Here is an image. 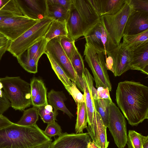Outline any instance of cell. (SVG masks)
<instances>
[{"mask_svg":"<svg viewBox=\"0 0 148 148\" xmlns=\"http://www.w3.org/2000/svg\"><path fill=\"white\" fill-rule=\"evenodd\" d=\"M116 101L129 124L137 126L148 119V87L139 82H119Z\"/></svg>","mask_w":148,"mask_h":148,"instance_id":"obj_1","label":"cell"},{"mask_svg":"<svg viewBox=\"0 0 148 148\" xmlns=\"http://www.w3.org/2000/svg\"><path fill=\"white\" fill-rule=\"evenodd\" d=\"M52 141L36 124L22 126L13 123L0 129V148H35Z\"/></svg>","mask_w":148,"mask_h":148,"instance_id":"obj_2","label":"cell"},{"mask_svg":"<svg viewBox=\"0 0 148 148\" xmlns=\"http://www.w3.org/2000/svg\"><path fill=\"white\" fill-rule=\"evenodd\" d=\"M5 94L15 110L21 111L32 104L30 84L19 77L0 78Z\"/></svg>","mask_w":148,"mask_h":148,"instance_id":"obj_3","label":"cell"},{"mask_svg":"<svg viewBox=\"0 0 148 148\" xmlns=\"http://www.w3.org/2000/svg\"><path fill=\"white\" fill-rule=\"evenodd\" d=\"M53 20L48 17L40 20L17 39L11 41L7 51L17 58L44 37Z\"/></svg>","mask_w":148,"mask_h":148,"instance_id":"obj_4","label":"cell"},{"mask_svg":"<svg viewBox=\"0 0 148 148\" xmlns=\"http://www.w3.org/2000/svg\"><path fill=\"white\" fill-rule=\"evenodd\" d=\"M84 54L93 74L96 87L108 88L111 91L112 86L106 66L105 53L86 43Z\"/></svg>","mask_w":148,"mask_h":148,"instance_id":"obj_5","label":"cell"},{"mask_svg":"<svg viewBox=\"0 0 148 148\" xmlns=\"http://www.w3.org/2000/svg\"><path fill=\"white\" fill-rule=\"evenodd\" d=\"M134 11L130 0H126L124 5L116 13L101 16L108 32L112 41L117 46L120 43L123 36L127 20Z\"/></svg>","mask_w":148,"mask_h":148,"instance_id":"obj_6","label":"cell"},{"mask_svg":"<svg viewBox=\"0 0 148 148\" xmlns=\"http://www.w3.org/2000/svg\"><path fill=\"white\" fill-rule=\"evenodd\" d=\"M118 148H124L127 139L126 121L116 104L111 101L110 106L108 127Z\"/></svg>","mask_w":148,"mask_h":148,"instance_id":"obj_7","label":"cell"},{"mask_svg":"<svg viewBox=\"0 0 148 148\" xmlns=\"http://www.w3.org/2000/svg\"><path fill=\"white\" fill-rule=\"evenodd\" d=\"M86 43L100 51L107 52L117 46L112 41L106 27L102 17L100 20L84 35Z\"/></svg>","mask_w":148,"mask_h":148,"instance_id":"obj_8","label":"cell"},{"mask_svg":"<svg viewBox=\"0 0 148 148\" xmlns=\"http://www.w3.org/2000/svg\"><path fill=\"white\" fill-rule=\"evenodd\" d=\"M39 20L32 19L23 15L13 16L0 22V32L12 41Z\"/></svg>","mask_w":148,"mask_h":148,"instance_id":"obj_9","label":"cell"},{"mask_svg":"<svg viewBox=\"0 0 148 148\" xmlns=\"http://www.w3.org/2000/svg\"><path fill=\"white\" fill-rule=\"evenodd\" d=\"M45 52L53 56L69 78L75 84L77 75L70 60L62 48L58 38L52 39L48 42Z\"/></svg>","mask_w":148,"mask_h":148,"instance_id":"obj_10","label":"cell"},{"mask_svg":"<svg viewBox=\"0 0 148 148\" xmlns=\"http://www.w3.org/2000/svg\"><path fill=\"white\" fill-rule=\"evenodd\" d=\"M106 54L112 58L113 73L115 77L119 76L130 69L132 51L125 47L122 42Z\"/></svg>","mask_w":148,"mask_h":148,"instance_id":"obj_11","label":"cell"},{"mask_svg":"<svg viewBox=\"0 0 148 148\" xmlns=\"http://www.w3.org/2000/svg\"><path fill=\"white\" fill-rule=\"evenodd\" d=\"M52 142L51 148H87L91 141L89 134L62 133Z\"/></svg>","mask_w":148,"mask_h":148,"instance_id":"obj_12","label":"cell"},{"mask_svg":"<svg viewBox=\"0 0 148 148\" xmlns=\"http://www.w3.org/2000/svg\"><path fill=\"white\" fill-rule=\"evenodd\" d=\"M23 15L40 20L47 15L46 0H16Z\"/></svg>","mask_w":148,"mask_h":148,"instance_id":"obj_13","label":"cell"},{"mask_svg":"<svg viewBox=\"0 0 148 148\" xmlns=\"http://www.w3.org/2000/svg\"><path fill=\"white\" fill-rule=\"evenodd\" d=\"M66 25L68 32V36L75 41L80 37L84 36L90 30L73 3L69 10Z\"/></svg>","mask_w":148,"mask_h":148,"instance_id":"obj_14","label":"cell"},{"mask_svg":"<svg viewBox=\"0 0 148 148\" xmlns=\"http://www.w3.org/2000/svg\"><path fill=\"white\" fill-rule=\"evenodd\" d=\"M148 29V12L134 10L127 20L123 35L137 34Z\"/></svg>","mask_w":148,"mask_h":148,"instance_id":"obj_15","label":"cell"},{"mask_svg":"<svg viewBox=\"0 0 148 148\" xmlns=\"http://www.w3.org/2000/svg\"><path fill=\"white\" fill-rule=\"evenodd\" d=\"M132 59L130 69L137 70L148 74V41H145L131 50Z\"/></svg>","mask_w":148,"mask_h":148,"instance_id":"obj_16","label":"cell"},{"mask_svg":"<svg viewBox=\"0 0 148 148\" xmlns=\"http://www.w3.org/2000/svg\"><path fill=\"white\" fill-rule=\"evenodd\" d=\"M73 4L90 29L100 20L90 0H73Z\"/></svg>","mask_w":148,"mask_h":148,"instance_id":"obj_17","label":"cell"},{"mask_svg":"<svg viewBox=\"0 0 148 148\" xmlns=\"http://www.w3.org/2000/svg\"><path fill=\"white\" fill-rule=\"evenodd\" d=\"M30 92L32 105L38 108L48 104L47 90L42 81L34 78L31 81Z\"/></svg>","mask_w":148,"mask_h":148,"instance_id":"obj_18","label":"cell"},{"mask_svg":"<svg viewBox=\"0 0 148 148\" xmlns=\"http://www.w3.org/2000/svg\"><path fill=\"white\" fill-rule=\"evenodd\" d=\"M95 10L101 16L113 15L117 13L123 7L126 0H90Z\"/></svg>","mask_w":148,"mask_h":148,"instance_id":"obj_19","label":"cell"},{"mask_svg":"<svg viewBox=\"0 0 148 148\" xmlns=\"http://www.w3.org/2000/svg\"><path fill=\"white\" fill-rule=\"evenodd\" d=\"M47 99L48 103L53 108L54 110L62 111L70 118L74 116L64 104L66 97L62 92L51 90L48 93Z\"/></svg>","mask_w":148,"mask_h":148,"instance_id":"obj_20","label":"cell"},{"mask_svg":"<svg viewBox=\"0 0 148 148\" xmlns=\"http://www.w3.org/2000/svg\"><path fill=\"white\" fill-rule=\"evenodd\" d=\"M46 17L62 22L66 21L69 10L57 4L50 2L46 0Z\"/></svg>","mask_w":148,"mask_h":148,"instance_id":"obj_21","label":"cell"},{"mask_svg":"<svg viewBox=\"0 0 148 148\" xmlns=\"http://www.w3.org/2000/svg\"><path fill=\"white\" fill-rule=\"evenodd\" d=\"M68 36L66 22L53 20L51 24L44 37L48 42L54 38Z\"/></svg>","mask_w":148,"mask_h":148,"instance_id":"obj_22","label":"cell"},{"mask_svg":"<svg viewBox=\"0 0 148 148\" xmlns=\"http://www.w3.org/2000/svg\"><path fill=\"white\" fill-rule=\"evenodd\" d=\"M93 117L95 120L97 128V145L100 148H107L109 142L107 140V127L104 125L99 114L95 108Z\"/></svg>","mask_w":148,"mask_h":148,"instance_id":"obj_23","label":"cell"},{"mask_svg":"<svg viewBox=\"0 0 148 148\" xmlns=\"http://www.w3.org/2000/svg\"><path fill=\"white\" fill-rule=\"evenodd\" d=\"M84 81V95L88 115V126L86 128L88 133L91 131L93 124L94 112L93 99L92 97L90 89L88 87L85 80L82 76Z\"/></svg>","mask_w":148,"mask_h":148,"instance_id":"obj_24","label":"cell"},{"mask_svg":"<svg viewBox=\"0 0 148 148\" xmlns=\"http://www.w3.org/2000/svg\"><path fill=\"white\" fill-rule=\"evenodd\" d=\"M123 37V44L131 50L144 42L148 41V29L137 34L124 35Z\"/></svg>","mask_w":148,"mask_h":148,"instance_id":"obj_25","label":"cell"},{"mask_svg":"<svg viewBox=\"0 0 148 148\" xmlns=\"http://www.w3.org/2000/svg\"><path fill=\"white\" fill-rule=\"evenodd\" d=\"M77 117L75 126L76 134L83 133L88 124V115L85 102L77 104Z\"/></svg>","mask_w":148,"mask_h":148,"instance_id":"obj_26","label":"cell"},{"mask_svg":"<svg viewBox=\"0 0 148 148\" xmlns=\"http://www.w3.org/2000/svg\"><path fill=\"white\" fill-rule=\"evenodd\" d=\"M112 99H93L94 107L99 114L105 126L107 127L108 124L109 111Z\"/></svg>","mask_w":148,"mask_h":148,"instance_id":"obj_27","label":"cell"},{"mask_svg":"<svg viewBox=\"0 0 148 148\" xmlns=\"http://www.w3.org/2000/svg\"><path fill=\"white\" fill-rule=\"evenodd\" d=\"M38 108L33 107L24 110L22 116L16 123L22 126H29L36 124L39 118Z\"/></svg>","mask_w":148,"mask_h":148,"instance_id":"obj_28","label":"cell"},{"mask_svg":"<svg viewBox=\"0 0 148 148\" xmlns=\"http://www.w3.org/2000/svg\"><path fill=\"white\" fill-rule=\"evenodd\" d=\"M16 58L18 63L26 71L33 73L37 72L38 61L29 57L26 51Z\"/></svg>","mask_w":148,"mask_h":148,"instance_id":"obj_29","label":"cell"},{"mask_svg":"<svg viewBox=\"0 0 148 148\" xmlns=\"http://www.w3.org/2000/svg\"><path fill=\"white\" fill-rule=\"evenodd\" d=\"M48 42L44 37L32 45L26 50L29 57L38 61L41 56L45 52Z\"/></svg>","mask_w":148,"mask_h":148,"instance_id":"obj_30","label":"cell"},{"mask_svg":"<svg viewBox=\"0 0 148 148\" xmlns=\"http://www.w3.org/2000/svg\"><path fill=\"white\" fill-rule=\"evenodd\" d=\"M45 54L46 55L49 60L52 69L64 87L71 86L72 82L53 56L47 52H45Z\"/></svg>","mask_w":148,"mask_h":148,"instance_id":"obj_31","label":"cell"},{"mask_svg":"<svg viewBox=\"0 0 148 148\" xmlns=\"http://www.w3.org/2000/svg\"><path fill=\"white\" fill-rule=\"evenodd\" d=\"M148 140V136H144L134 130H130L127 135V148H142L144 142Z\"/></svg>","mask_w":148,"mask_h":148,"instance_id":"obj_32","label":"cell"},{"mask_svg":"<svg viewBox=\"0 0 148 148\" xmlns=\"http://www.w3.org/2000/svg\"><path fill=\"white\" fill-rule=\"evenodd\" d=\"M37 111L44 123L47 124L55 121L58 114L57 111H53L52 106L48 104L39 107Z\"/></svg>","mask_w":148,"mask_h":148,"instance_id":"obj_33","label":"cell"},{"mask_svg":"<svg viewBox=\"0 0 148 148\" xmlns=\"http://www.w3.org/2000/svg\"><path fill=\"white\" fill-rule=\"evenodd\" d=\"M58 38L62 48L70 60L77 49L75 45V40L68 36H63Z\"/></svg>","mask_w":148,"mask_h":148,"instance_id":"obj_34","label":"cell"},{"mask_svg":"<svg viewBox=\"0 0 148 148\" xmlns=\"http://www.w3.org/2000/svg\"><path fill=\"white\" fill-rule=\"evenodd\" d=\"M0 11L10 12L15 16L23 15L16 0H0Z\"/></svg>","mask_w":148,"mask_h":148,"instance_id":"obj_35","label":"cell"},{"mask_svg":"<svg viewBox=\"0 0 148 148\" xmlns=\"http://www.w3.org/2000/svg\"><path fill=\"white\" fill-rule=\"evenodd\" d=\"M70 60L77 75L82 77L85 68L82 57L77 49L75 50Z\"/></svg>","mask_w":148,"mask_h":148,"instance_id":"obj_36","label":"cell"},{"mask_svg":"<svg viewBox=\"0 0 148 148\" xmlns=\"http://www.w3.org/2000/svg\"><path fill=\"white\" fill-rule=\"evenodd\" d=\"M71 86L64 87L70 95H71L77 104L79 103L85 102V99L84 94H82L77 88L75 84L71 81Z\"/></svg>","mask_w":148,"mask_h":148,"instance_id":"obj_37","label":"cell"},{"mask_svg":"<svg viewBox=\"0 0 148 148\" xmlns=\"http://www.w3.org/2000/svg\"><path fill=\"white\" fill-rule=\"evenodd\" d=\"M60 126L55 121L47 124V125L44 132L48 137L51 138L56 136H58L62 133Z\"/></svg>","mask_w":148,"mask_h":148,"instance_id":"obj_38","label":"cell"},{"mask_svg":"<svg viewBox=\"0 0 148 148\" xmlns=\"http://www.w3.org/2000/svg\"><path fill=\"white\" fill-rule=\"evenodd\" d=\"M83 76L85 79L88 87L90 90L93 99H99L97 90L94 87L93 85L94 78L86 68H85Z\"/></svg>","mask_w":148,"mask_h":148,"instance_id":"obj_39","label":"cell"},{"mask_svg":"<svg viewBox=\"0 0 148 148\" xmlns=\"http://www.w3.org/2000/svg\"><path fill=\"white\" fill-rule=\"evenodd\" d=\"M3 89V86L0 81V115H2L11 107L10 102L6 97Z\"/></svg>","mask_w":148,"mask_h":148,"instance_id":"obj_40","label":"cell"},{"mask_svg":"<svg viewBox=\"0 0 148 148\" xmlns=\"http://www.w3.org/2000/svg\"><path fill=\"white\" fill-rule=\"evenodd\" d=\"M134 11L148 12V0H130Z\"/></svg>","mask_w":148,"mask_h":148,"instance_id":"obj_41","label":"cell"},{"mask_svg":"<svg viewBox=\"0 0 148 148\" xmlns=\"http://www.w3.org/2000/svg\"><path fill=\"white\" fill-rule=\"evenodd\" d=\"M11 41L0 32V61L2 58L7 51Z\"/></svg>","mask_w":148,"mask_h":148,"instance_id":"obj_42","label":"cell"},{"mask_svg":"<svg viewBox=\"0 0 148 148\" xmlns=\"http://www.w3.org/2000/svg\"><path fill=\"white\" fill-rule=\"evenodd\" d=\"M51 3L58 4L70 10L73 3V0H48Z\"/></svg>","mask_w":148,"mask_h":148,"instance_id":"obj_43","label":"cell"},{"mask_svg":"<svg viewBox=\"0 0 148 148\" xmlns=\"http://www.w3.org/2000/svg\"><path fill=\"white\" fill-rule=\"evenodd\" d=\"M97 92L99 99H112L110 95L109 90L108 88L99 87L97 88Z\"/></svg>","mask_w":148,"mask_h":148,"instance_id":"obj_44","label":"cell"},{"mask_svg":"<svg viewBox=\"0 0 148 148\" xmlns=\"http://www.w3.org/2000/svg\"><path fill=\"white\" fill-rule=\"evenodd\" d=\"M13 123L3 115H0V129L10 125Z\"/></svg>","mask_w":148,"mask_h":148,"instance_id":"obj_45","label":"cell"},{"mask_svg":"<svg viewBox=\"0 0 148 148\" xmlns=\"http://www.w3.org/2000/svg\"><path fill=\"white\" fill-rule=\"evenodd\" d=\"M106 66L107 69L111 71L113 73L114 72L113 69V62L112 58L110 56L106 59Z\"/></svg>","mask_w":148,"mask_h":148,"instance_id":"obj_46","label":"cell"},{"mask_svg":"<svg viewBox=\"0 0 148 148\" xmlns=\"http://www.w3.org/2000/svg\"><path fill=\"white\" fill-rule=\"evenodd\" d=\"M75 84L77 85L80 90L84 92V86L83 77H81L77 75V80Z\"/></svg>","mask_w":148,"mask_h":148,"instance_id":"obj_47","label":"cell"},{"mask_svg":"<svg viewBox=\"0 0 148 148\" xmlns=\"http://www.w3.org/2000/svg\"><path fill=\"white\" fill-rule=\"evenodd\" d=\"M15 16L12 13L0 11V22L5 19Z\"/></svg>","mask_w":148,"mask_h":148,"instance_id":"obj_48","label":"cell"},{"mask_svg":"<svg viewBox=\"0 0 148 148\" xmlns=\"http://www.w3.org/2000/svg\"><path fill=\"white\" fill-rule=\"evenodd\" d=\"M52 143V142H49L35 148H51Z\"/></svg>","mask_w":148,"mask_h":148,"instance_id":"obj_49","label":"cell"},{"mask_svg":"<svg viewBox=\"0 0 148 148\" xmlns=\"http://www.w3.org/2000/svg\"><path fill=\"white\" fill-rule=\"evenodd\" d=\"M90 143L91 146V148H100L93 141H90Z\"/></svg>","mask_w":148,"mask_h":148,"instance_id":"obj_50","label":"cell"},{"mask_svg":"<svg viewBox=\"0 0 148 148\" xmlns=\"http://www.w3.org/2000/svg\"><path fill=\"white\" fill-rule=\"evenodd\" d=\"M143 148H148V140L143 143L142 145Z\"/></svg>","mask_w":148,"mask_h":148,"instance_id":"obj_51","label":"cell"},{"mask_svg":"<svg viewBox=\"0 0 148 148\" xmlns=\"http://www.w3.org/2000/svg\"><path fill=\"white\" fill-rule=\"evenodd\" d=\"M87 148H91V146L90 143V142H89L88 144Z\"/></svg>","mask_w":148,"mask_h":148,"instance_id":"obj_52","label":"cell"},{"mask_svg":"<svg viewBox=\"0 0 148 148\" xmlns=\"http://www.w3.org/2000/svg\"><path fill=\"white\" fill-rule=\"evenodd\" d=\"M142 148H143V147H142Z\"/></svg>","mask_w":148,"mask_h":148,"instance_id":"obj_53","label":"cell"}]
</instances>
